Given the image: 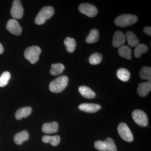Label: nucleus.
<instances>
[{"label": "nucleus", "mask_w": 151, "mask_h": 151, "mask_svg": "<svg viewBox=\"0 0 151 151\" xmlns=\"http://www.w3.org/2000/svg\"><path fill=\"white\" fill-rule=\"evenodd\" d=\"M138 17L131 14H124L116 17L115 24L119 27H126L134 24L137 21Z\"/></svg>", "instance_id": "2"}, {"label": "nucleus", "mask_w": 151, "mask_h": 151, "mask_svg": "<svg viewBox=\"0 0 151 151\" xmlns=\"http://www.w3.org/2000/svg\"><path fill=\"white\" fill-rule=\"evenodd\" d=\"M140 77L142 79H147L149 82L151 81V68L143 66L139 73Z\"/></svg>", "instance_id": "25"}, {"label": "nucleus", "mask_w": 151, "mask_h": 151, "mask_svg": "<svg viewBox=\"0 0 151 151\" xmlns=\"http://www.w3.org/2000/svg\"><path fill=\"white\" fill-rule=\"evenodd\" d=\"M118 131L120 137L124 141L132 142L134 140V137L132 132L125 123H121L119 124Z\"/></svg>", "instance_id": "7"}, {"label": "nucleus", "mask_w": 151, "mask_h": 151, "mask_svg": "<svg viewBox=\"0 0 151 151\" xmlns=\"http://www.w3.org/2000/svg\"><path fill=\"white\" fill-rule=\"evenodd\" d=\"M58 124L57 122L45 123L42 125V131L45 134H52L56 133L58 131Z\"/></svg>", "instance_id": "14"}, {"label": "nucleus", "mask_w": 151, "mask_h": 151, "mask_svg": "<svg viewBox=\"0 0 151 151\" xmlns=\"http://www.w3.org/2000/svg\"><path fill=\"white\" fill-rule=\"evenodd\" d=\"M4 49L2 45L0 43V54H2L4 52Z\"/></svg>", "instance_id": "30"}, {"label": "nucleus", "mask_w": 151, "mask_h": 151, "mask_svg": "<svg viewBox=\"0 0 151 151\" xmlns=\"http://www.w3.org/2000/svg\"><path fill=\"white\" fill-rule=\"evenodd\" d=\"M118 53L122 57L128 60L132 59V50L127 45H122L120 47L118 50Z\"/></svg>", "instance_id": "19"}, {"label": "nucleus", "mask_w": 151, "mask_h": 151, "mask_svg": "<svg viewBox=\"0 0 151 151\" xmlns=\"http://www.w3.org/2000/svg\"><path fill=\"white\" fill-rule=\"evenodd\" d=\"M126 40V35L124 33L117 31L113 35L112 44L114 47H119L125 43Z\"/></svg>", "instance_id": "11"}, {"label": "nucleus", "mask_w": 151, "mask_h": 151, "mask_svg": "<svg viewBox=\"0 0 151 151\" xmlns=\"http://www.w3.org/2000/svg\"><path fill=\"white\" fill-rule=\"evenodd\" d=\"M10 13L14 19H20L22 17L24 14V9L21 2L19 0H15L12 3Z\"/></svg>", "instance_id": "9"}, {"label": "nucleus", "mask_w": 151, "mask_h": 151, "mask_svg": "<svg viewBox=\"0 0 151 151\" xmlns=\"http://www.w3.org/2000/svg\"><path fill=\"white\" fill-rule=\"evenodd\" d=\"M151 90L150 82H142L139 84L137 88V93L142 97H145Z\"/></svg>", "instance_id": "13"}, {"label": "nucleus", "mask_w": 151, "mask_h": 151, "mask_svg": "<svg viewBox=\"0 0 151 151\" xmlns=\"http://www.w3.org/2000/svg\"><path fill=\"white\" fill-rule=\"evenodd\" d=\"M6 28L8 31L15 35H19L22 32V28L15 19L9 20L6 24Z\"/></svg>", "instance_id": "10"}, {"label": "nucleus", "mask_w": 151, "mask_h": 151, "mask_svg": "<svg viewBox=\"0 0 151 151\" xmlns=\"http://www.w3.org/2000/svg\"><path fill=\"white\" fill-rule=\"evenodd\" d=\"M148 50V47L145 44H139L134 50V55L137 58L140 57L143 53H145Z\"/></svg>", "instance_id": "26"}, {"label": "nucleus", "mask_w": 151, "mask_h": 151, "mask_svg": "<svg viewBox=\"0 0 151 151\" xmlns=\"http://www.w3.org/2000/svg\"><path fill=\"white\" fill-rule=\"evenodd\" d=\"M99 32L96 29H94L90 31L89 35L86 37V42L87 43H94L99 40Z\"/></svg>", "instance_id": "20"}, {"label": "nucleus", "mask_w": 151, "mask_h": 151, "mask_svg": "<svg viewBox=\"0 0 151 151\" xmlns=\"http://www.w3.org/2000/svg\"><path fill=\"white\" fill-rule=\"evenodd\" d=\"M32 111V108L30 107H25L20 108L15 113L16 119L20 120L23 118H26L29 116Z\"/></svg>", "instance_id": "17"}, {"label": "nucleus", "mask_w": 151, "mask_h": 151, "mask_svg": "<svg viewBox=\"0 0 151 151\" xmlns=\"http://www.w3.org/2000/svg\"><path fill=\"white\" fill-rule=\"evenodd\" d=\"M103 60V55L99 52H94L89 57V61L93 65L100 64Z\"/></svg>", "instance_id": "27"}, {"label": "nucleus", "mask_w": 151, "mask_h": 151, "mask_svg": "<svg viewBox=\"0 0 151 151\" xmlns=\"http://www.w3.org/2000/svg\"><path fill=\"white\" fill-rule=\"evenodd\" d=\"M78 92L83 97L87 99H93L96 97L94 91L86 86H80L78 88Z\"/></svg>", "instance_id": "15"}, {"label": "nucleus", "mask_w": 151, "mask_h": 151, "mask_svg": "<svg viewBox=\"0 0 151 151\" xmlns=\"http://www.w3.org/2000/svg\"><path fill=\"white\" fill-rule=\"evenodd\" d=\"M68 78L65 76H59L50 83V90L53 93H58L62 92L68 84Z\"/></svg>", "instance_id": "1"}, {"label": "nucleus", "mask_w": 151, "mask_h": 151, "mask_svg": "<svg viewBox=\"0 0 151 151\" xmlns=\"http://www.w3.org/2000/svg\"><path fill=\"white\" fill-rule=\"evenodd\" d=\"M78 10L81 13L89 17H94L98 13V10L95 6L87 3L81 4L78 6Z\"/></svg>", "instance_id": "8"}, {"label": "nucleus", "mask_w": 151, "mask_h": 151, "mask_svg": "<svg viewBox=\"0 0 151 151\" xmlns=\"http://www.w3.org/2000/svg\"><path fill=\"white\" fill-rule=\"evenodd\" d=\"M78 109L86 113H96L101 108V105L94 103H82L78 105Z\"/></svg>", "instance_id": "12"}, {"label": "nucleus", "mask_w": 151, "mask_h": 151, "mask_svg": "<svg viewBox=\"0 0 151 151\" xmlns=\"http://www.w3.org/2000/svg\"><path fill=\"white\" fill-rule=\"evenodd\" d=\"M60 138L58 135L54 136H49L45 135L42 138V141L45 143H50L52 145L56 146L59 144Z\"/></svg>", "instance_id": "21"}, {"label": "nucleus", "mask_w": 151, "mask_h": 151, "mask_svg": "<svg viewBox=\"0 0 151 151\" xmlns=\"http://www.w3.org/2000/svg\"><path fill=\"white\" fill-rule=\"evenodd\" d=\"M117 76L120 80L123 81H127L129 79L130 73L127 69L125 68H120L117 70Z\"/></svg>", "instance_id": "23"}, {"label": "nucleus", "mask_w": 151, "mask_h": 151, "mask_svg": "<svg viewBox=\"0 0 151 151\" xmlns=\"http://www.w3.org/2000/svg\"><path fill=\"white\" fill-rule=\"evenodd\" d=\"M64 44L66 47V50L69 53L73 52L76 47V42L73 38L67 37L64 41Z\"/></svg>", "instance_id": "22"}, {"label": "nucleus", "mask_w": 151, "mask_h": 151, "mask_svg": "<svg viewBox=\"0 0 151 151\" xmlns=\"http://www.w3.org/2000/svg\"><path fill=\"white\" fill-rule=\"evenodd\" d=\"M133 120L136 124L142 127H146L148 124V119L145 112L141 110H136L132 113Z\"/></svg>", "instance_id": "6"}, {"label": "nucleus", "mask_w": 151, "mask_h": 151, "mask_svg": "<svg viewBox=\"0 0 151 151\" xmlns=\"http://www.w3.org/2000/svg\"><path fill=\"white\" fill-rule=\"evenodd\" d=\"M126 37L128 44L131 47H134L139 44V40L134 32L128 31L126 32Z\"/></svg>", "instance_id": "18"}, {"label": "nucleus", "mask_w": 151, "mask_h": 151, "mask_svg": "<svg viewBox=\"0 0 151 151\" xmlns=\"http://www.w3.org/2000/svg\"><path fill=\"white\" fill-rule=\"evenodd\" d=\"M29 138V133L27 131L24 130L17 133L14 137V141L17 145H20L22 144L23 142L27 141Z\"/></svg>", "instance_id": "16"}, {"label": "nucleus", "mask_w": 151, "mask_h": 151, "mask_svg": "<svg viewBox=\"0 0 151 151\" xmlns=\"http://www.w3.org/2000/svg\"><path fill=\"white\" fill-rule=\"evenodd\" d=\"M95 148L100 151H117L114 141L112 138H107L105 141L98 140L94 142Z\"/></svg>", "instance_id": "4"}, {"label": "nucleus", "mask_w": 151, "mask_h": 151, "mask_svg": "<svg viewBox=\"0 0 151 151\" xmlns=\"http://www.w3.org/2000/svg\"><path fill=\"white\" fill-rule=\"evenodd\" d=\"M10 77V73L8 71L3 72L0 76V87H4L7 85Z\"/></svg>", "instance_id": "28"}, {"label": "nucleus", "mask_w": 151, "mask_h": 151, "mask_svg": "<svg viewBox=\"0 0 151 151\" xmlns=\"http://www.w3.org/2000/svg\"><path fill=\"white\" fill-rule=\"evenodd\" d=\"M144 32L147 35H148L151 36V27H144L143 29Z\"/></svg>", "instance_id": "29"}, {"label": "nucleus", "mask_w": 151, "mask_h": 151, "mask_svg": "<svg viewBox=\"0 0 151 151\" xmlns=\"http://www.w3.org/2000/svg\"><path fill=\"white\" fill-rule=\"evenodd\" d=\"M41 52L40 47L37 46H32L27 47L24 52V56L32 64H35L39 58Z\"/></svg>", "instance_id": "5"}, {"label": "nucleus", "mask_w": 151, "mask_h": 151, "mask_svg": "<svg viewBox=\"0 0 151 151\" xmlns=\"http://www.w3.org/2000/svg\"><path fill=\"white\" fill-rule=\"evenodd\" d=\"M54 13V9L50 6L44 7L42 8L36 17L35 22L36 24H43L46 20L50 19Z\"/></svg>", "instance_id": "3"}, {"label": "nucleus", "mask_w": 151, "mask_h": 151, "mask_svg": "<svg viewBox=\"0 0 151 151\" xmlns=\"http://www.w3.org/2000/svg\"><path fill=\"white\" fill-rule=\"evenodd\" d=\"M64 65L62 63H55L51 65L50 73L52 76H57L62 73L65 69Z\"/></svg>", "instance_id": "24"}]
</instances>
